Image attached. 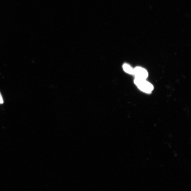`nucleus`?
I'll use <instances>...</instances> for the list:
<instances>
[{"label":"nucleus","mask_w":191,"mask_h":191,"mask_svg":"<svg viewBox=\"0 0 191 191\" xmlns=\"http://www.w3.org/2000/svg\"><path fill=\"white\" fill-rule=\"evenodd\" d=\"M136 78L146 80L148 77V74L145 69L140 67H136L134 69L133 75Z\"/></svg>","instance_id":"obj_2"},{"label":"nucleus","mask_w":191,"mask_h":191,"mask_svg":"<svg viewBox=\"0 0 191 191\" xmlns=\"http://www.w3.org/2000/svg\"><path fill=\"white\" fill-rule=\"evenodd\" d=\"M123 69L124 71L130 75H133L134 69L130 65L127 64H125L123 65Z\"/></svg>","instance_id":"obj_3"},{"label":"nucleus","mask_w":191,"mask_h":191,"mask_svg":"<svg viewBox=\"0 0 191 191\" xmlns=\"http://www.w3.org/2000/svg\"><path fill=\"white\" fill-rule=\"evenodd\" d=\"M3 103V98L2 96L1 92H0V104H2Z\"/></svg>","instance_id":"obj_4"},{"label":"nucleus","mask_w":191,"mask_h":191,"mask_svg":"<svg viewBox=\"0 0 191 191\" xmlns=\"http://www.w3.org/2000/svg\"><path fill=\"white\" fill-rule=\"evenodd\" d=\"M134 83L141 90L146 93H151L154 89L152 85L147 81L146 80L135 78Z\"/></svg>","instance_id":"obj_1"}]
</instances>
